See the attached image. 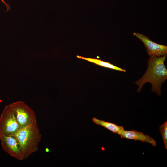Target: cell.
Here are the masks:
<instances>
[{
    "mask_svg": "<svg viewBox=\"0 0 167 167\" xmlns=\"http://www.w3.org/2000/svg\"><path fill=\"white\" fill-rule=\"evenodd\" d=\"M12 136L19 143L23 160L38 151L42 135L36 123L20 129Z\"/></svg>",
    "mask_w": 167,
    "mask_h": 167,
    "instance_id": "7a4b0ae2",
    "label": "cell"
},
{
    "mask_svg": "<svg viewBox=\"0 0 167 167\" xmlns=\"http://www.w3.org/2000/svg\"><path fill=\"white\" fill-rule=\"evenodd\" d=\"M167 54L162 56H150L148 61V66L143 75L135 82L138 86L137 92H140L143 86L149 82L151 90L159 96L161 94L162 84L167 79V69L164 64Z\"/></svg>",
    "mask_w": 167,
    "mask_h": 167,
    "instance_id": "6da1fadb",
    "label": "cell"
},
{
    "mask_svg": "<svg viewBox=\"0 0 167 167\" xmlns=\"http://www.w3.org/2000/svg\"><path fill=\"white\" fill-rule=\"evenodd\" d=\"M92 120L96 124L102 126L112 132L119 135L124 130L122 126H118L115 123L101 120L95 117H93Z\"/></svg>",
    "mask_w": 167,
    "mask_h": 167,
    "instance_id": "ba28073f",
    "label": "cell"
},
{
    "mask_svg": "<svg viewBox=\"0 0 167 167\" xmlns=\"http://www.w3.org/2000/svg\"><path fill=\"white\" fill-rule=\"evenodd\" d=\"M10 104L16 121L21 129L37 123L35 113L24 102L18 101Z\"/></svg>",
    "mask_w": 167,
    "mask_h": 167,
    "instance_id": "3957f363",
    "label": "cell"
},
{
    "mask_svg": "<svg viewBox=\"0 0 167 167\" xmlns=\"http://www.w3.org/2000/svg\"><path fill=\"white\" fill-rule=\"evenodd\" d=\"M21 129L10 104L6 105L0 116V135L13 136Z\"/></svg>",
    "mask_w": 167,
    "mask_h": 167,
    "instance_id": "277c9868",
    "label": "cell"
},
{
    "mask_svg": "<svg viewBox=\"0 0 167 167\" xmlns=\"http://www.w3.org/2000/svg\"><path fill=\"white\" fill-rule=\"evenodd\" d=\"M76 57L78 58L84 59L88 62H92L101 66L122 72H125L126 71L124 69L114 65L109 62H105L100 59L85 57L78 55H77Z\"/></svg>",
    "mask_w": 167,
    "mask_h": 167,
    "instance_id": "9c48e42d",
    "label": "cell"
},
{
    "mask_svg": "<svg viewBox=\"0 0 167 167\" xmlns=\"http://www.w3.org/2000/svg\"><path fill=\"white\" fill-rule=\"evenodd\" d=\"M0 141L3 149L11 156L19 160H23L19 143L13 136L0 135Z\"/></svg>",
    "mask_w": 167,
    "mask_h": 167,
    "instance_id": "8992f818",
    "label": "cell"
},
{
    "mask_svg": "<svg viewBox=\"0 0 167 167\" xmlns=\"http://www.w3.org/2000/svg\"><path fill=\"white\" fill-rule=\"evenodd\" d=\"M6 6V7H7V11L9 10L10 9V7L9 6V5L8 4H6L5 2L4 1V0H1Z\"/></svg>",
    "mask_w": 167,
    "mask_h": 167,
    "instance_id": "8fae6325",
    "label": "cell"
},
{
    "mask_svg": "<svg viewBox=\"0 0 167 167\" xmlns=\"http://www.w3.org/2000/svg\"><path fill=\"white\" fill-rule=\"evenodd\" d=\"M159 131L162 135L164 145L165 149H167V122L159 127Z\"/></svg>",
    "mask_w": 167,
    "mask_h": 167,
    "instance_id": "30bf717a",
    "label": "cell"
},
{
    "mask_svg": "<svg viewBox=\"0 0 167 167\" xmlns=\"http://www.w3.org/2000/svg\"><path fill=\"white\" fill-rule=\"evenodd\" d=\"M133 34L143 42L146 51L150 56L159 57L167 54V46L155 43L142 34L134 32Z\"/></svg>",
    "mask_w": 167,
    "mask_h": 167,
    "instance_id": "5b68a950",
    "label": "cell"
},
{
    "mask_svg": "<svg viewBox=\"0 0 167 167\" xmlns=\"http://www.w3.org/2000/svg\"><path fill=\"white\" fill-rule=\"evenodd\" d=\"M121 138H126L138 140L143 142H146L153 146L156 145V141L149 135L145 134L142 132L135 130L126 131L124 130L119 135Z\"/></svg>",
    "mask_w": 167,
    "mask_h": 167,
    "instance_id": "52a82bcc",
    "label": "cell"
}]
</instances>
